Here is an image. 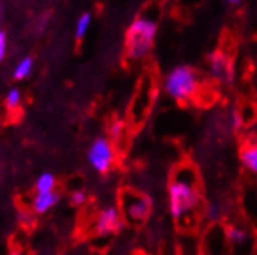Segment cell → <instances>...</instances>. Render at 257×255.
I'll use <instances>...</instances> for the list:
<instances>
[{
	"label": "cell",
	"instance_id": "obj_11",
	"mask_svg": "<svg viewBox=\"0 0 257 255\" xmlns=\"http://www.w3.org/2000/svg\"><path fill=\"white\" fill-rule=\"evenodd\" d=\"M33 67H34L33 58H24L22 61H19V62H17V65H16V68H14V73H13L14 79L16 81L27 79L33 73Z\"/></svg>",
	"mask_w": 257,
	"mask_h": 255
},
{
	"label": "cell",
	"instance_id": "obj_6",
	"mask_svg": "<svg viewBox=\"0 0 257 255\" xmlns=\"http://www.w3.org/2000/svg\"><path fill=\"white\" fill-rule=\"evenodd\" d=\"M124 204V213L128 221L132 223H143L148 220L152 210V201L149 196L141 193H132L128 192L122 196Z\"/></svg>",
	"mask_w": 257,
	"mask_h": 255
},
{
	"label": "cell",
	"instance_id": "obj_15",
	"mask_svg": "<svg viewBox=\"0 0 257 255\" xmlns=\"http://www.w3.org/2000/svg\"><path fill=\"white\" fill-rule=\"evenodd\" d=\"M222 215H223V207L220 206V204L211 203V204L206 206V218H208L209 221L220 220V218H222Z\"/></svg>",
	"mask_w": 257,
	"mask_h": 255
},
{
	"label": "cell",
	"instance_id": "obj_20",
	"mask_svg": "<svg viewBox=\"0 0 257 255\" xmlns=\"http://www.w3.org/2000/svg\"><path fill=\"white\" fill-rule=\"evenodd\" d=\"M240 4L242 2H238V0H229V2H228V5H234V7L235 5H240Z\"/></svg>",
	"mask_w": 257,
	"mask_h": 255
},
{
	"label": "cell",
	"instance_id": "obj_5",
	"mask_svg": "<svg viewBox=\"0 0 257 255\" xmlns=\"http://www.w3.org/2000/svg\"><path fill=\"white\" fill-rule=\"evenodd\" d=\"M209 76L220 84H231L234 81V62L225 50H214L208 54Z\"/></svg>",
	"mask_w": 257,
	"mask_h": 255
},
{
	"label": "cell",
	"instance_id": "obj_9",
	"mask_svg": "<svg viewBox=\"0 0 257 255\" xmlns=\"http://www.w3.org/2000/svg\"><path fill=\"white\" fill-rule=\"evenodd\" d=\"M59 203V193L58 192H44V193H36L33 198V210L36 213H47L54 206Z\"/></svg>",
	"mask_w": 257,
	"mask_h": 255
},
{
	"label": "cell",
	"instance_id": "obj_4",
	"mask_svg": "<svg viewBox=\"0 0 257 255\" xmlns=\"http://www.w3.org/2000/svg\"><path fill=\"white\" fill-rule=\"evenodd\" d=\"M87 159L90 166L93 167V170H96L98 173H107L113 167L115 162V147L112 141L105 136L96 138L90 144Z\"/></svg>",
	"mask_w": 257,
	"mask_h": 255
},
{
	"label": "cell",
	"instance_id": "obj_2",
	"mask_svg": "<svg viewBox=\"0 0 257 255\" xmlns=\"http://www.w3.org/2000/svg\"><path fill=\"white\" fill-rule=\"evenodd\" d=\"M158 22L149 16H138L125 31V54L131 61H143L152 51Z\"/></svg>",
	"mask_w": 257,
	"mask_h": 255
},
{
	"label": "cell",
	"instance_id": "obj_1",
	"mask_svg": "<svg viewBox=\"0 0 257 255\" xmlns=\"http://www.w3.org/2000/svg\"><path fill=\"white\" fill-rule=\"evenodd\" d=\"M201 203L197 175L191 167H180L168 186V206L174 220L183 223L191 218Z\"/></svg>",
	"mask_w": 257,
	"mask_h": 255
},
{
	"label": "cell",
	"instance_id": "obj_13",
	"mask_svg": "<svg viewBox=\"0 0 257 255\" xmlns=\"http://www.w3.org/2000/svg\"><path fill=\"white\" fill-rule=\"evenodd\" d=\"M90 25H91V14L90 13H82L79 17H78V21H76V27H75V36H76V39L81 41L84 39V36L88 33L90 30Z\"/></svg>",
	"mask_w": 257,
	"mask_h": 255
},
{
	"label": "cell",
	"instance_id": "obj_23",
	"mask_svg": "<svg viewBox=\"0 0 257 255\" xmlns=\"http://www.w3.org/2000/svg\"><path fill=\"white\" fill-rule=\"evenodd\" d=\"M138 255H143V253H138Z\"/></svg>",
	"mask_w": 257,
	"mask_h": 255
},
{
	"label": "cell",
	"instance_id": "obj_8",
	"mask_svg": "<svg viewBox=\"0 0 257 255\" xmlns=\"http://www.w3.org/2000/svg\"><path fill=\"white\" fill-rule=\"evenodd\" d=\"M240 162L242 166L252 175L257 176V141H248L240 149Z\"/></svg>",
	"mask_w": 257,
	"mask_h": 255
},
{
	"label": "cell",
	"instance_id": "obj_21",
	"mask_svg": "<svg viewBox=\"0 0 257 255\" xmlns=\"http://www.w3.org/2000/svg\"><path fill=\"white\" fill-rule=\"evenodd\" d=\"M11 255H24V253H21V252H13Z\"/></svg>",
	"mask_w": 257,
	"mask_h": 255
},
{
	"label": "cell",
	"instance_id": "obj_17",
	"mask_svg": "<svg viewBox=\"0 0 257 255\" xmlns=\"http://www.w3.org/2000/svg\"><path fill=\"white\" fill-rule=\"evenodd\" d=\"M122 132H124V122L122 121H113L112 124H110V135H112L113 138L121 136Z\"/></svg>",
	"mask_w": 257,
	"mask_h": 255
},
{
	"label": "cell",
	"instance_id": "obj_18",
	"mask_svg": "<svg viewBox=\"0 0 257 255\" xmlns=\"http://www.w3.org/2000/svg\"><path fill=\"white\" fill-rule=\"evenodd\" d=\"M242 124H243V118H242V115L238 113L237 110H232L231 112V125H232V129H240L242 127Z\"/></svg>",
	"mask_w": 257,
	"mask_h": 255
},
{
	"label": "cell",
	"instance_id": "obj_7",
	"mask_svg": "<svg viewBox=\"0 0 257 255\" xmlns=\"http://www.w3.org/2000/svg\"><path fill=\"white\" fill-rule=\"evenodd\" d=\"M121 227H122V216L118 207L107 206L99 212L95 224V230L99 236H110L116 233Z\"/></svg>",
	"mask_w": 257,
	"mask_h": 255
},
{
	"label": "cell",
	"instance_id": "obj_10",
	"mask_svg": "<svg viewBox=\"0 0 257 255\" xmlns=\"http://www.w3.org/2000/svg\"><path fill=\"white\" fill-rule=\"evenodd\" d=\"M226 240L228 243L234 244V246H242L248 241L249 235H248V230L240 227V226H229L226 229Z\"/></svg>",
	"mask_w": 257,
	"mask_h": 255
},
{
	"label": "cell",
	"instance_id": "obj_14",
	"mask_svg": "<svg viewBox=\"0 0 257 255\" xmlns=\"http://www.w3.org/2000/svg\"><path fill=\"white\" fill-rule=\"evenodd\" d=\"M22 102V93L19 88H11L10 92L7 93V98H5V104L8 108H16L17 105H19Z\"/></svg>",
	"mask_w": 257,
	"mask_h": 255
},
{
	"label": "cell",
	"instance_id": "obj_19",
	"mask_svg": "<svg viewBox=\"0 0 257 255\" xmlns=\"http://www.w3.org/2000/svg\"><path fill=\"white\" fill-rule=\"evenodd\" d=\"M7 48H8V42H7V34L0 30V62L4 61L5 54H7Z\"/></svg>",
	"mask_w": 257,
	"mask_h": 255
},
{
	"label": "cell",
	"instance_id": "obj_16",
	"mask_svg": "<svg viewBox=\"0 0 257 255\" xmlns=\"http://www.w3.org/2000/svg\"><path fill=\"white\" fill-rule=\"evenodd\" d=\"M70 203L73 206H82L87 203V193L84 190H75L71 195H70Z\"/></svg>",
	"mask_w": 257,
	"mask_h": 255
},
{
	"label": "cell",
	"instance_id": "obj_22",
	"mask_svg": "<svg viewBox=\"0 0 257 255\" xmlns=\"http://www.w3.org/2000/svg\"><path fill=\"white\" fill-rule=\"evenodd\" d=\"M0 19H2V13H0Z\"/></svg>",
	"mask_w": 257,
	"mask_h": 255
},
{
	"label": "cell",
	"instance_id": "obj_3",
	"mask_svg": "<svg viewBox=\"0 0 257 255\" xmlns=\"http://www.w3.org/2000/svg\"><path fill=\"white\" fill-rule=\"evenodd\" d=\"M200 88L197 71L191 65H177L163 79V90L171 99L177 102L191 101Z\"/></svg>",
	"mask_w": 257,
	"mask_h": 255
},
{
	"label": "cell",
	"instance_id": "obj_12",
	"mask_svg": "<svg viewBox=\"0 0 257 255\" xmlns=\"http://www.w3.org/2000/svg\"><path fill=\"white\" fill-rule=\"evenodd\" d=\"M54 186H56V178H54V175L50 172L41 173L38 176V181H36V190H38V193L53 192Z\"/></svg>",
	"mask_w": 257,
	"mask_h": 255
}]
</instances>
